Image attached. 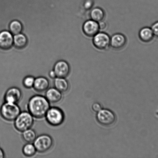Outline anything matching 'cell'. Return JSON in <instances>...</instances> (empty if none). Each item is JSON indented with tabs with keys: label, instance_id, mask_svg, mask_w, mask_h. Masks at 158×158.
Here are the masks:
<instances>
[{
	"label": "cell",
	"instance_id": "cell-1",
	"mask_svg": "<svg viewBox=\"0 0 158 158\" xmlns=\"http://www.w3.org/2000/svg\"><path fill=\"white\" fill-rule=\"evenodd\" d=\"M50 103L45 96L37 94L29 99L27 105L28 110L35 118H42L50 107Z\"/></svg>",
	"mask_w": 158,
	"mask_h": 158
},
{
	"label": "cell",
	"instance_id": "cell-2",
	"mask_svg": "<svg viewBox=\"0 0 158 158\" xmlns=\"http://www.w3.org/2000/svg\"><path fill=\"white\" fill-rule=\"evenodd\" d=\"M34 118L28 111H21L14 120V125L15 129L22 132L31 128L33 125Z\"/></svg>",
	"mask_w": 158,
	"mask_h": 158
},
{
	"label": "cell",
	"instance_id": "cell-3",
	"mask_svg": "<svg viewBox=\"0 0 158 158\" xmlns=\"http://www.w3.org/2000/svg\"><path fill=\"white\" fill-rule=\"evenodd\" d=\"M21 112V108L18 103L10 102H5L0 109L2 117L9 122L15 120Z\"/></svg>",
	"mask_w": 158,
	"mask_h": 158
},
{
	"label": "cell",
	"instance_id": "cell-4",
	"mask_svg": "<svg viewBox=\"0 0 158 158\" xmlns=\"http://www.w3.org/2000/svg\"><path fill=\"white\" fill-rule=\"evenodd\" d=\"M46 121L52 126L57 127L62 124L65 120L62 110L57 107H50L45 116Z\"/></svg>",
	"mask_w": 158,
	"mask_h": 158
},
{
	"label": "cell",
	"instance_id": "cell-5",
	"mask_svg": "<svg viewBox=\"0 0 158 158\" xmlns=\"http://www.w3.org/2000/svg\"><path fill=\"white\" fill-rule=\"evenodd\" d=\"M33 144L37 152L44 153L52 148L53 140L50 136L47 134H42L37 136L33 142Z\"/></svg>",
	"mask_w": 158,
	"mask_h": 158
},
{
	"label": "cell",
	"instance_id": "cell-6",
	"mask_svg": "<svg viewBox=\"0 0 158 158\" xmlns=\"http://www.w3.org/2000/svg\"><path fill=\"white\" fill-rule=\"evenodd\" d=\"M92 43L99 50H107L110 46V37L105 32H99L93 37Z\"/></svg>",
	"mask_w": 158,
	"mask_h": 158
},
{
	"label": "cell",
	"instance_id": "cell-7",
	"mask_svg": "<svg viewBox=\"0 0 158 158\" xmlns=\"http://www.w3.org/2000/svg\"><path fill=\"white\" fill-rule=\"evenodd\" d=\"M97 119L99 123L103 126H110L115 122L116 117L112 111L107 109H104L99 111Z\"/></svg>",
	"mask_w": 158,
	"mask_h": 158
},
{
	"label": "cell",
	"instance_id": "cell-8",
	"mask_svg": "<svg viewBox=\"0 0 158 158\" xmlns=\"http://www.w3.org/2000/svg\"><path fill=\"white\" fill-rule=\"evenodd\" d=\"M23 94L21 90L16 87L9 88L4 95L5 102L18 103L22 98Z\"/></svg>",
	"mask_w": 158,
	"mask_h": 158
},
{
	"label": "cell",
	"instance_id": "cell-9",
	"mask_svg": "<svg viewBox=\"0 0 158 158\" xmlns=\"http://www.w3.org/2000/svg\"><path fill=\"white\" fill-rule=\"evenodd\" d=\"M83 33L88 37H93L100 32L99 23L92 19L85 21L83 25Z\"/></svg>",
	"mask_w": 158,
	"mask_h": 158
},
{
	"label": "cell",
	"instance_id": "cell-10",
	"mask_svg": "<svg viewBox=\"0 0 158 158\" xmlns=\"http://www.w3.org/2000/svg\"><path fill=\"white\" fill-rule=\"evenodd\" d=\"M53 70L57 77L66 78L70 72V67L66 61L60 60L56 63Z\"/></svg>",
	"mask_w": 158,
	"mask_h": 158
},
{
	"label": "cell",
	"instance_id": "cell-11",
	"mask_svg": "<svg viewBox=\"0 0 158 158\" xmlns=\"http://www.w3.org/2000/svg\"><path fill=\"white\" fill-rule=\"evenodd\" d=\"M127 39L123 34L117 33L110 38V46L115 50H121L126 46Z\"/></svg>",
	"mask_w": 158,
	"mask_h": 158
},
{
	"label": "cell",
	"instance_id": "cell-12",
	"mask_svg": "<svg viewBox=\"0 0 158 158\" xmlns=\"http://www.w3.org/2000/svg\"><path fill=\"white\" fill-rule=\"evenodd\" d=\"M13 45V35L10 31H3L0 32V48L8 50Z\"/></svg>",
	"mask_w": 158,
	"mask_h": 158
},
{
	"label": "cell",
	"instance_id": "cell-13",
	"mask_svg": "<svg viewBox=\"0 0 158 158\" xmlns=\"http://www.w3.org/2000/svg\"><path fill=\"white\" fill-rule=\"evenodd\" d=\"M45 97L49 103H57L62 100L63 94L55 87L49 88L46 91Z\"/></svg>",
	"mask_w": 158,
	"mask_h": 158
},
{
	"label": "cell",
	"instance_id": "cell-14",
	"mask_svg": "<svg viewBox=\"0 0 158 158\" xmlns=\"http://www.w3.org/2000/svg\"><path fill=\"white\" fill-rule=\"evenodd\" d=\"M50 83L49 80L45 77H40L35 79L33 88L37 92L42 93L49 89Z\"/></svg>",
	"mask_w": 158,
	"mask_h": 158
},
{
	"label": "cell",
	"instance_id": "cell-15",
	"mask_svg": "<svg viewBox=\"0 0 158 158\" xmlns=\"http://www.w3.org/2000/svg\"><path fill=\"white\" fill-rule=\"evenodd\" d=\"M139 38L141 41L145 43H148L152 41L154 35L151 27H145L139 31Z\"/></svg>",
	"mask_w": 158,
	"mask_h": 158
},
{
	"label": "cell",
	"instance_id": "cell-16",
	"mask_svg": "<svg viewBox=\"0 0 158 158\" xmlns=\"http://www.w3.org/2000/svg\"><path fill=\"white\" fill-rule=\"evenodd\" d=\"M54 87L62 93L66 92L69 88V84L66 78L57 77L54 81Z\"/></svg>",
	"mask_w": 158,
	"mask_h": 158
},
{
	"label": "cell",
	"instance_id": "cell-17",
	"mask_svg": "<svg viewBox=\"0 0 158 158\" xmlns=\"http://www.w3.org/2000/svg\"><path fill=\"white\" fill-rule=\"evenodd\" d=\"M28 40L27 37L24 34L19 33L14 35L13 36V45L17 48H24L27 45Z\"/></svg>",
	"mask_w": 158,
	"mask_h": 158
},
{
	"label": "cell",
	"instance_id": "cell-18",
	"mask_svg": "<svg viewBox=\"0 0 158 158\" xmlns=\"http://www.w3.org/2000/svg\"><path fill=\"white\" fill-rule=\"evenodd\" d=\"M90 17L91 19L99 23L104 20L105 17V12L101 8L95 7L91 11Z\"/></svg>",
	"mask_w": 158,
	"mask_h": 158
},
{
	"label": "cell",
	"instance_id": "cell-19",
	"mask_svg": "<svg viewBox=\"0 0 158 158\" xmlns=\"http://www.w3.org/2000/svg\"><path fill=\"white\" fill-rule=\"evenodd\" d=\"M22 133V138L27 143H33L37 137L35 131L31 128L26 130Z\"/></svg>",
	"mask_w": 158,
	"mask_h": 158
},
{
	"label": "cell",
	"instance_id": "cell-20",
	"mask_svg": "<svg viewBox=\"0 0 158 158\" xmlns=\"http://www.w3.org/2000/svg\"><path fill=\"white\" fill-rule=\"evenodd\" d=\"M9 31L14 35L21 33L22 31V24L18 20H14L11 22L9 25Z\"/></svg>",
	"mask_w": 158,
	"mask_h": 158
},
{
	"label": "cell",
	"instance_id": "cell-21",
	"mask_svg": "<svg viewBox=\"0 0 158 158\" xmlns=\"http://www.w3.org/2000/svg\"><path fill=\"white\" fill-rule=\"evenodd\" d=\"M23 154L28 157H31L35 156L37 151L33 143H27L23 146L22 149Z\"/></svg>",
	"mask_w": 158,
	"mask_h": 158
},
{
	"label": "cell",
	"instance_id": "cell-22",
	"mask_svg": "<svg viewBox=\"0 0 158 158\" xmlns=\"http://www.w3.org/2000/svg\"><path fill=\"white\" fill-rule=\"evenodd\" d=\"M35 78L32 76H28L23 79V83L25 88L29 89L33 88Z\"/></svg>",
	"mask_w": 158,
	"mask_h": 158
},
{
	"label": "cell",
	"instance_id": "cell-23",
	"mask_svg": "<svg viewBox=\"0 0 158 158\" xmlns=\"http://www.w3.org/2000/svg\"><path fill=\"white\" fill-rule=\"evenodd\" d=\"M151 28L152 29L154 36L158 38V21L153 23Z\"/></svg>",
	"mask_w": 158,
	"mask_h": 158
},
{
	"label": "cell",
	"instance_id": "cell-24",
	"mask_svg": "<svg viewBox=\"0 0 158 158\" xmlns=\"http://www.w3.org/2000/svg\"><path fill=\"white\" fill-rule=\"evenodd\" d=\"M92 109L93 110L95 111V112H98L99 111L101 110V105H100V103H94L92 106Z\"/></svg>",
	"mask_w": 158,
	"mask_h": 158
},
{
	"label": "cell",
	"instance_id": "cell-25",
	"mask_svg": "<svg viewBox=\"0 0 158 158\" xmlns=\"http://www.w3.org/2000/svg\"><path fill=\"white\" fill-rule=\"evenodd\" d=\"M98 23L100 30H104V29L106 28L107 26V25L106 23H105V22L103 21L100 22Z\"/></svg>",
	"mask_w": 158,
	"mask_h": 158
},
{
	"label": "cell",
	"instance_id": "cell-26",
	"mask_svg": "<svg viewBox=\"0 0 158 158\" xmlns=\"http://www.w3.org/2000/svg\"><path fill=\"white\" fill-rule=\"evenodd\" d=\"M49 76L51 79H55L57 77L55 73L53 70H51L49 72Z\"/></svg>",
	"mask_w": 158,
	"mask_h": 158
},
{
	"label": "cell",
	"instance_id": "cell-27",
	"mask_svg": "<svg viewBox=\"0 0 158 158\" xmlns=\"http://www.w3.org/2000/svg\"><path fill=\"white\" fill-rule=\"evenodd\" d=\"M5 157V154L4 151L2 149L0 148V158H4Z\"/></svg>",
	"mask_w": 158,
	"mask_h": 158
}]
</instances>
